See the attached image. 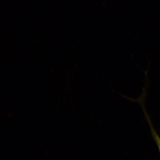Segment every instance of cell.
<instances>
[{
	"instance_id": "1",
	"label": "cell",
	"mask_w": 160,
	"mask_h": 160,
	"mask_svg": "<svg viewBox=\"0 0 160 160\" xmlns=\"http://www.w3.org/2000/svg\"><path fill=\"white\" fill-rule=\"evenodd\" d=\"M143 111H144V113H145V117L146 118L147 120L148 121V124L149 125L150 128V130L151 131V133L152 134L153 138H154V141L156 142L157 145L159 149V152L160 153V138L159 137V135L158 134V133L156 132V131L154 130L152 125L151 124V121L150 120L149 117L148 116V115L147 114L146 112L145 111V109H143Z\"/></svg>"
}]
</instances>
